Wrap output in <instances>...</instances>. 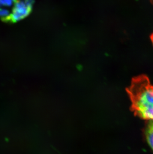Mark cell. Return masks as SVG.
Wrapping results in <instances>:
<instances>
[{
    "instance_id": "1",
    "label": "cell",
    "mask_w": 153,
    "mask_h": 154,
    "mask_svg": "<svg viewBox=\"0 0 153 154\" xmlns=\"http://www.w3.org/2000/svg\"><path fill=\"white\" fill-rule=\"evenodd\" d=\"M132 111L147 122L153 121V85L146 75L133 78L127 89Z\"/></svg>"
},
{
    "instance_id": "2",
    "label": "cell",
    "mask_w": 153,
    "mask_h": 154,
    "mask_svg": "<svg viewBox=\"0 0 153 154\" xmlns=\"http://www.w3.org/2000/svg\"><path fill=\"white\" fill-rule=\"evenodd\" d=\"M33 0H17L7 22L16 23L28 16L32 9Z\"/></svg>"
},
{
    "instance_id": "3",
    "label": "cell",
    "mask_w": 153,
    "mask_h": 154,
    "mask_svg": "<svg viewBox=\"0 0 153 154\" xmlns=\"http://www.w3.org/2000/svg\"><path fill=\"white\" fill-rule=\"evenodd\" d=\"M17 0H0V17L7 22L12 9Z\"/></svg>"
},
{
    "instance_id": "4",
    "label": "cell",
    "mask_w": 153,
    "mask_h": 154,
    "mask_svg": "<svg viewBox=\"0 0 153 154\" xmlns=\"http://www.w3.org/2000/svg\"><path fill=\"white\" fill-rule=\"evenodd\" d=\"M144 134L148 145L153 152V121L148 122L145 129Z\"/></svg>"
},
{
    "instance_id": "5",
    "label": "cell",
    "mask_w": 153,
    "mask_h": 154,
    "mask_svg": "<svg viewBox=\"0 0 153 154\" xmlns=\"http://www.w3.org/2000/svg\"><path fill=\"white\" fill-rule=\"evenodd\" d=\"M150 38L151 40V41H152V44H153V33L152 34V35H151Z\"/></svg>"
},
{
    "instance_id": "6",
    "label": "cell",
    "mask_w": 153,
    "mask_h": 154,
    "mask_svg": "<svg viewBox=\"0 0 153 154\" xmlns=\"http://www.w3.org/2000/svg\"><path fill=\"white\" fill-rule=\"evenodd\" d=\"M151 1V2H152V3H153V0H150Z\"/></svg>"
}]
</instances>
